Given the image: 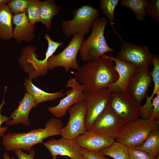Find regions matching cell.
<instances>
[{
  "label": "cell",
  "mask_w": 159,
  "mask_h": 159,
  "mask_svg": "<svg viewBox=\"0 0 159 159\" xmlns=\"http://www.w3.org/2000/svg\"><path fill=\"white\" fill-rule=\"evenodd\" d=\"M37 49L33 46H26L22 49L19 59L20 65L32 79L46 74L48 69V59H39L35 53Z\"/></svg>",
  "instance_id": "13"
},
{
  "label": "cell",
  "mask_w": 159,
  "mask_h": 159,
  "mask_svg": "<svg viewBox=\"0 0 159 159\" xmlns=\"http://www.w3.org/2000/svg\"><path fill=\"white\" fill-rule=\"evenodd\" d=\"M32 80L30 78H25L24 84L27 92L33 97L37 105L44 102L54 101L64 97V89L54 93H48L36 86L33 84Z\"/></svg>",
  "instance_id": "21"
},
{
  "label": "cell",
  "mask_w": 159,
  "mask_h": 159,
  "mask_svg": "<svg viewBox=\"0 0 159 159\" xmlns=\"http://www.w3.org/2000/svg\"><path fill=\"white\" fill-rule=\"evenodd\" d=\"M152 82L149 66L138 67L130 79L126 92L140 104Z\"/></svg>",
  "instance_id": "12"
},
{
  "label": "cell",
  "mask_w": 159,
  "mask_h": 159,
  "mask_svg": "<svg viewBox=\"0 0 159 159\" xmlns=\"http://www.w3.org/2000/svg\"><path fill=\"white\" fill-rule=\"evenodd\" d=\"M65 87L71 88L64 93L65 97L60 100L57 105L47 107L48 110L58 118L65 116L69 107L77 102L83 101L85 98L84 87L75 78L69 79Z\"/></svg>",
  "instance_id": "11"
},
{
  "label": "cell",
  "mask_w": 159,
  "mask_h": 159,
  "mask_svg": "<svg viewBox=\"0 0 159 159\" xmlns=\"http://www.w3.org/2000/svg\"><path fill=\"white\" fill-rule=\"evenodd\" d=\"M101 57L114 62L115 68L118 75L117 80L107 88L111 92L126 91L130 79L138 67L132 64L122 61L117 57L105 54Z\"/></svg>",
  "instance_id": "16"
},
{
  "label": "cell",
  "mask_w": 159,
  "mask_h": 159,
  "mask_svg": "<svg viewBox=\"0 0 159 159\" xmlns=\"http://www.w3.org/2000/svg\"><path fill=\"white\" fill-rule=\"evenodd\" d=\"M74 74V78L84 86L85 93L107 87L118 78L114 62L102 57L80 67Z\"/></svg>",
  "instance_id": "1"
},
{
  "label": "cell",
  "mask_w": 159,
  "mask_h": 159,
  "mask_svg": "<svg viewBox=\"0 0 159 159\" xmlns=\"http://www.w3.org/2000/svg\"><path fill=\"white\" fill-rule=\"evenodd\" d=\"M129 159H156V157L134 148H129Z\"/></svg>",
  "instance_id": "31"
},
{
  "label": "cell",
  "mask_w": 159,
  "mask_h": 159,
  "mask_svg": "<svg viewBox=\"0 0 159 159\" xmlns=\"http://www.w3.org/2000/svg\"><path fill=\"white\" fill-rule=\"evenodd\" d=\"M135 148L156 157L159 154V130L152 131L144 141Z\"/></svg>",
  "instance_id": "24"
},
{
  "label": "cell",
  "mask_w": 159,
  "mask_h": 159,
  "mask_svg": "<svg viewBox=\"0 0 159 159\" xmlns=\"http://www.w3.org/2000/svg\"><path fill=\"white\" fill-rule=\"evenodd\" d=\"M107 23V20L104 17L97 18L92 22V32L82 42L79 51L83 61L87 62L95 61L106 52L114 51L109 47L104 37Z\"/></svg>",
  "instance_id": "3"
},
{
  "label": "cell",
  "mask_w": 159,
  "mask_h": 159,
  "mask_svg": "<svg viewBox=\"0 0 159 159\" xmlns=\"http://www.w3.org/2000/svg\"><path fill=\"white\" fill-rule=\"evenodd\" d=\"M50 159H53V158H50Z\"/></svg>",
  "instance_id": "40"
},
{
  "label": "cell",
  "mask_w": 159,
  "mask_h": 159,
  "mask_svg": "<svg viewBox=\"0 0 159 159\" xmlns=\"http://www.w3.org/2000/svg\"><path fill=\"white\" fill-rule=\"evenodd\" d=\"M82 155L86 159H108L99 151L92 152L81 148Z\"/></svg>",
  "instance_id": "34"
},
{
  "label": "cell",
  "mask_w": 159,
  "mask_h": 159,
  "mask_svg": "<svg viewBox=\"0 0 159 159\" xmlns=\"http://www.w3.org/2000/svg\"><path fill=\"white\" fill-rule=\"evenodd\" d=\"M7 89V87L6 86H5L4 88V91L3 99L0 105V138L2 136H3L5 135V132L8 129L7 127H1V125L4 122H6L9 120V117H8L7 116L3 115L1 114L2 108L4 105L6 103L4 100V97Z\"/></svg>",
  "instance_id": "32"
},
{
  "label": "cell",
  "mask_w": 159,
  "mask_h": 159,
  "mask_svg": "<svg viewBox=\"0 0 159 159\" xmlns=\"http://www.w3.org/2000/svg\"><path fill=\"white\" fill-rule=\"evenodd\" d=\"M62 120L59 118L49 119L46 123L44 128L31 130L27 133L9 132L3 136L2 143L7 151L23 149L30 152L32 147L43 143L47 138L60 135L63 127Z\"/></svg>",
  "instance_id": "2"
},
{
  "label": "cell",
  "mask_w": 159,
  "mask_h": 159,
  "mask_svg": "<svg viewBox=\"0 0 159 159\" xmlns=\"http://www.w3.org/2000/svg\"><path fill=\"white\" fill-rule=\"evenodd\" d=\"M119 0H100V8L102 12L109 19L110 25L115 33L118 36L119 34L114 28V10L118 4Z\"/></svg>",
  "instance_id": "27"
},
{
  "label": "cell",
  "mask_w": 159,
  "mask_h": 159,
  "mask_svg": "<svg viewBox=\"0 0 159 159\" xmlns=\"http://www.w3.org/2000/svg\"><path fill=\"white\" fill-rule=\"evenodd\" d=\"M3 159H15L14 157L11 158L9 154L6 152H4L3 155Z\"/></svg>",
  "instance_id": "36"
},
{
  "label": "cell",
  "mask_w": 159,
  "mask_h": 159,
  "mask_svg": "<svg viewBox=\"0 0 159 159\" xmlns=\"http://www.w3.org/2000/svg\"><path fill=\"white\" fill-rule=\"evenodd\" d=\"M75 140L80 148L92 152L99 151L110 145L115 141L113 138L88 130L77 136Z\"/></svg>",
  "instance_id": "17"
},
{
  "label": "cell",
  "mask_w": 159,
  "mask_h": 159,
  "mask_svg": "<svg viewBox=\"0 0 159 159\" xmlns=\"http://www.w3.org/2000/svg\"><path fill=\"white\" fill-rule=\"evenodd\" d=\"M12 24L14 26L13 30V38L17 43L29 42L35 37V26L29 22L26 13L13 15Z\"/></svg>",
  "instance_id": "19"
},
{
  "label": "cell",
  "mask_w": 159,
  "mask_h": 159,
  "mask_svg": "<svg viewBox=\"0 0 159 159\" xmlns=\"http://www.w3.org/2000/svg\"><path fill=\"white\" fill-rule=\"evenodd\" d=\"M9 1V0H0V5L7 4Z\"/></svg>",
  "instance_id": "37"
},
{
  "label": "cell",
  "mask_w": 159,
  "mask_h": 159,
  "mask_svg": "<svg viewBox=\"0 0 159 159\" xmlns=\"http://www.w3.org/2000/svg\"><path fill=\"white\" fill-rule=\"evenodd\" d=\"M111 92L107 87L98 89L85 93L84 101L86 107V126L90 129L97 119L109 104Z\"/></svg>",
  "instance_id": "8"
},
{
  "label": "cell",
  "mask_w": 159,
  "mask_h": 159,
  "mask_svg": "<svg viewBox=\"0 0 159 159\" xmlns=\"http://www.w3.org/2000/svg\"><path fill=\"white\" fill-rule=\"evenodd\" d=\"M43 144L54 159H56L58 155L68 156L71 159H79L82 156L81 148L75 139L62 137L50 139Z\"/></svg>",
  "instance_id": "15"
},
{
  "label": "cell",
  "mask_w": 159,
  "mask_h": 159,
  "mask_svg": "<svg viewBox=\"0 0 159 159\" xmlns=\"http://www.w3.org/2000/svg\"><path fill=\"white\" fill-rule=\"evenodd\" d=\"M124 125L113 112L109 104L91 127L87 130L104 135L115 139Z\"/></svg>",
  "instance_id": "14"
},
{
  "label": "cell",
  "mask_w": 159,
  "mask_h": 159,
  "mask_svg": "<svg viewBox=\"0 0 159 159\" xmlns=\"http://www.w3.org/2000/svg\"><path fill=\"white\" fill-rule=\"evenodd\" d=\"M156 159H159V154L156 157Z\"/></svg>",
  "instance_id": "39"
},
{
  "label": "cell",
  "mask_w": 159,
  "mask_h": 159,
  "mask_svg": "<svg viewBox=\"0 0 159 159\" xmlns=\"http://www.w3.org/2000/svg\"><path fill=\"white\" fill-rule=\"evenodd\" d=\"M79 159H86L82 155Z\"/></svg>",
  "instance_id": "38"
},
{
  "label": "cell",
  "mask_w": 159,
  "mask_h": 159,
  "mask_svg": "<svg viewBox=\"0 0 159 159\" xmlns=\"http://www.w3.org/2000/svg\"><path fill=\"white\" fill-rule=\"evenodd\" d=\"M109 105L124 125L139 118L140 104L126 91L112 92Z\"/></svg>",
  "instance_id": "6"
},
{
  "label": "cell",
  "mask_w": 159,
  "mask_h": 159,
  "mask_svg": "<svg viewBox=\"0 0 159 159\" xmlns=\"http://www.w3.org/2000/svg\"><path fill=\"white\" fill-rule=\"evenodd\" d=\"M153 110L150 118L155 120H159V93L152 100Z\"/></svg>",
  "instance_id": "33"
},
{
  "label": "cell",
  "mask_w": 159,
  "mask_h": 159,
  "mask_svg": "<svg viewBox=\"0 0 159 159\" xmlns=\"http://www.w3.org/2000/svg\"><path fill=\"white\" fill-rule=\"evenodd\" d=\"M153 66L152 71L151 72L153 81L154 82V88L153 92L150 96L148 95L146 97V101L143 105H141L140 115L142 118H150L153 110L152 100L154 96L159 93V57L157 55L154 59L152 64Z\"/></svg>",
  "instance_id": "20"
},
{
  "label": "cell",
  "mask_w": 159,
  "mask_h": 159,
  "mask_svg": "<svg viewBox=\"0 0 159 159\" xmlns=\"http://www.w3.org/2000/svg\"><path fill=\"white\" fill-rule=\"evenodd\" d=\"M99 152L114 159H129V147L115 140L110 145L103 148Z\"/></svg>",
  "instance_id": "25"
},
{
  "label": "cell",
  "mask_w": 159,
  "mask_h": 159,
  "mask_svg": "<svg viewBox=\"0 0 159 159\" xmlns=\"http://www.w3.org/2000/svg\"><path fill=\"white\" fill-rule=\"evenodd\" d=\"M59 7L56 4L55 0L42 1L39 22L43 24L48 30L52 27V19L59 14Z\"/></svg>",
  "instance_id": "23"
},
{
  "label": "cell",
  "mask_w": 159,
  "mask_h": 159,
  "mask_svg": "<svg viewBox=\"0 0 159 159\" xmlns=\"http://www.w3.org/2000/svg\"><path fill=\"white\" fill-rule=\"evenodd\" d=\"M37 105L33 97L27 92H26L23 99L19 102L17 108L11 113L9 120L7 121L6 125L12 126L21 124L24 126L30 125L29 115L31 109Z\"/></svg>",
  "instance_id": "18"
},
{
  "label": "cell",
  "mask_w": 159,
  "mask_h": 159,
  "mask_svg": "<svg viewBox=\"0 0 159 159\" xmlns=\"http://www.w3.org/2000/svg\"><path fill=\"white\" fill-rule=\"evenodd\" d=\"M41 2L39 0H29L26 14L29 22L32 24L39 21Z\"/></svg>",
  "instance_id": "28"
},
{
  "label": "cell",
  "mask_w": 159,
  "mask_h": 159,
  "mask_svg": "<svg viewBox=\"0 0 159 159\" xmlns=\"http://www.w3.org/2000/svg\"><path fill=\"white\" fill-rule=\"evenodd\" d=\"M29 0H9L8 5L14 14L26 13Z\"/></svg>",
  "instance_id": "29"
},
{
  "label": "cell",
  "mask_w": 159,
  "mask_h": 159,
  "mask_svg": "<svg viewBox=\"0 0 159 159\" xmlns=\"http://www.w3.org/2000/svg\"><path fill=\"white\" fill-rule=\"evenodd\" d=\"M18 159H34L35 154L34 149H31L29 154L22 151L21 149H17L13 151Z\"/></svg>",
  "instance_id": "35"
},
{
  "label": "cell",
  "mask_w": 159,
  "mask_h": 159,
  "mask_svg": "<svg viewBox=\"0 0 159 159\" xmlns=\"http://www.w3.org/2000/svg\"><path fill=\"white\" fill-rule=\"evenodd\" d=\"M13 15L7 4L0 5V39H11L12 37Z\"/></svg>",
  "instance_id": "22"
},
{
  "label": "cell",
  "mask_w": 159,
  "mask_h": 159,
  "mask_svg": "<svg viewBox=\"0 0 159 159\" xmlns=\"http://www.w3.org/2000/svg\"><path fill=\"white\" fill-rule=\"evenodd\" d=\"M85 38V36L82 34L74 35L62 51L57 55H52L49 58L47 61L48 69L52 70L55 67H62L67 72H69L70 69H77L80 67L77 56Z\"/></svg>",
  "instance_id": "7"
},
{
  "label": "cell",
  "mask_w": 159,
  "mask_h": 159,
  "mask_svg": "<svg viewBox=\"0 0 159 159\" xmlns=\"http://www.w3.org/2000/svg\"><path fill=\"white\" fill-rule=\"evenodd\" d=\"M72 14V19L64 20L61 25L62 30L67 37L76 34L87 35L92 22L99 16V12L92 6L86 5L75 9Z\"/></svg>",
  "instance_id": "5"
},
{
  "label": "cell",
  "mask_w": 159,
  "mask_h": 159,
  "mask_svg": "<svg viewBox=\"0 0 159 159\" xmlns=\"http://www.w3.org/2000/svg\"><path fill=\"white\" fill-rule=\"evenodd\" d=\"M122 44L121 51L117 58L120 60L132 64L137 67L152 64L157 55L151 53L145 45H136L125 42L121 39Z\"/></svg>",
  "instance_id": "10"
},
{
  "label": "cell",
  "mask_w": 159,
  "mask_h": 159,
  "mask_svg": "<svg viewBox=\"0 0 159 159\" xmlns=\"http://www.w3.org/2000/svg\"><path fill=\"white\" fill-rule=\"evenodd\" d=\"M67 111L69 114V120L62 128L60 135L62 137L74 140L87 130L86 107L84 101L75 103L69 107Z\"/></svg>",
  "instance_id": "9"
},
{
  "label": "cell",
  "mask_w": 159,
  "mask_h": 159,
  "mask_svg": "<svg viewBox=\"0 0 159 159\" xmlns=\"http://www.w3.org/2000/svg\"><path fill=\"white\" fill-rule=\"evenodd\" d=\"M148 2L147 0H122L120 3L122 6L131 9L137 19L142 21L146 13L145 9Z\"/></svg>",
  "instance_id": "26"
},
{
  "label": "cell",
  "mask_w": 159,
  "mask_h": 159,
  "mask_svg": "<svg viewBox=\"0 0 159 159\" xmlns=\"http://www.w3.org/2000/svg\"><path fill=\"white\" fill-rule=\"evenodd\" d=\"M146 13H148L153 19L159 22V0H148L146 7Z\"/></svg>",
  "instance_id": "30"
},
{
  "label": "cell",
  "mask_w": 159,
  "mask_h": 159,
  "mask_svg": "<svg viewBox=\"0 0 159 159\" xmlns=\"http://www.w3.org/2000/svg\"><path fill=\"white\" fill-rule=\"evenodd\" d=\"M159 120L138 118L124 125L115 141L129 148L141 144L153 131L159 129Z\"/></svg>",
  "instance_id": "4"
}]
</instances>
